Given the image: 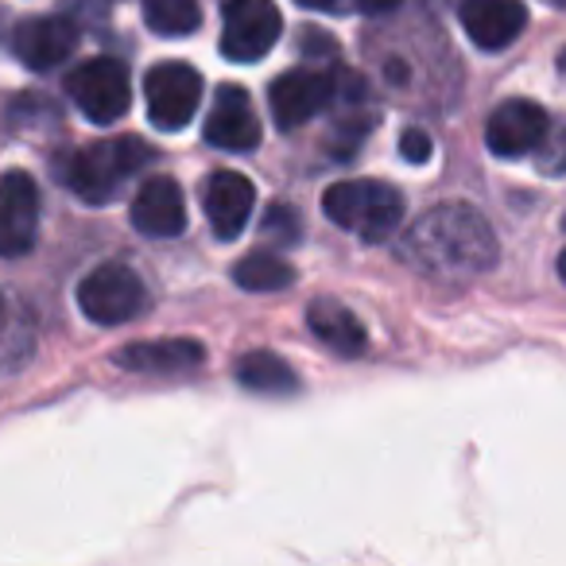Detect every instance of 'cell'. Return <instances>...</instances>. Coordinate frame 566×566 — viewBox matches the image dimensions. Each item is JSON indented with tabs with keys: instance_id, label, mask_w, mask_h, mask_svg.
Here are the masks:
<instances>
[{
	"instance_id": "cell-1",
	"label": "cell",
	"mask_w": 566,
	"mask_h": 566,
	"mask_svg": "<svg viewBox=\"0 0 566 566\" xmlns=\"http://www.w3.org/2000/svg\"><path fill=\"white\" fill-rule=\"evenodd\" d=\"M408 260L434 280H473L496 260V237L473 206L447 202L408 229Z\"/></svg>"
},
{
	"instance_id": "cell-2",
	"label": "cell",
	"mask_w": 566,
	"mask_h": 566,
	"mask_svg": "<svg viewBox=\"0 0 566 566\" xmlns=\"http://www.w3.org/2000/svg\"><path fill=\"white\" fill-rule=\"evenodd\" d=\"M144 164H151L148 144L136 136H113V140L74 148L59 167V182H66V190L82 202L109 206Z\"/></svg>"
},
{
	"instance_id": "cell-3",
	"label": "cell",
	"mask_w": 566,
	"mask_h": 566,
	"mask_svg": "<svg viewBox=\"0 0 566 566\" xmlns=\"http://www.w3.org/2000/svg\"><path fill=\"white\" fill-rule=\"evenodd\" d=\"M323 213L346 233L380 244L403 226V195L380 179H346L323 195Z\"/></svg>"
},
{
	"instance_id": "cell-4",
	"label": "cell",
	"mask_w": 566,
	"mask_h": 566,
	"mask_svg": "<svg viewBox=\"0 0 566 566\" xmlns=\"http://www.w3.org/2000/svg\"><path fill=\"white\" fill-rule=\"evenodd\" d=\"M66 97L78 105V113L94 125H113L128 113V102H133V82H128V71L117 63V59H90V63H78L71 74H66Z\"/></svg>"
},
{
	"instance_id": "cell-5",
	"label": "cell",
	"mask_w": 566,
	"mask_h": 566,
	"mask_svg": "<svg viewBox=\"0 0 566 566\" xmlns=\"http://www.w3.org/2000/svg\"><path fill=\"white\" fill-rule=\"evenodd\" d=\"M283 32L272 0H226L221 12V55L229 63H260Z\"/></svg>"
},
{
	"instance_id": "cell-6",
	"label": "cell",
	"mask_w": 566,
	"mask_h": 566,
	"mask_svg": "<svg viewBox=\"0 0 566 566\" xmlns=\"http://www.w3.org/2000/svg\"><path fill=\"white\" fill-rule=\"evenodd\" d=\"M78 307L90 323L120 326L140 315L144 307V283L133 268L125 264H97L86 280L78 283Z\"/></svg>"
},
{
	"instance_id": "cell-7",
	"label": "cell",
	"mask_w": 566,
	"mask_h": 566,
	"mask_svg": "<svg viewBox=\"0 0 566 566\" xmlns=\"http://www.w3.org/2000/svg\"><path fill=\"white\" fill-rule=\"evenodd\" d=\"M144 97H148V120L159 133H179L198 113L202 102V78L190 63H156L144 78Z\"/></svg>"
},
{
	"instance_id": "cell-8",
	"label": "cell",
	"mask_w": 566,
	"mask_h": 566,
	"mask_svg": "<svg viewBox=\"0 0 566 566\" xmlns=\"http://www.w3.org/2000/svg\"><path fill=\"white\" fill-rule=\"evenodd\" d=\"M334 102V78L315 66H300V71H287L268 86V105H272V120L292 133V128L307 125L311 117L326 109Z\"/></svg>"
},
{
	"instance_id": "cell-9",
	"label": "cell",
	"mask_w": 566,
	"mask_h": 566,
	"mask_svg": "<svg viewBox=\"0 0 566 566\" xmlns=\"http://www.w3.org/2000/svg\"><path fill=\"white\" fill-rule=\"evenodd\" d=\"M202 213L210 221L218 241H237L249 226V213L256 206V187L237 171H210L198 187Z\"/></svg>"
},
{
	"instance_id": "cell-10",
	"label": "cell",
	"mask_w": 566,
	"mask_h": 566,
	"mask_svg": "<svg viewBox=\"0 0 566 566\" xmlns=\"http://www.w3.org/2000/svg\"><path fill=\"white\" fill-rule=\"evenodd\" d=\"M40 233V190L32 175L9 171L0 182V252L9 260L32 252Z\"/></svg>"
},
{
	"instance_id": "cell-11",
	"label": "cell",
	"mask_w": 566,
	"mask_h": 566,
	"mask_svg": "<svg viewBox=\"0 0 566 566\" xmlns=\"http://www.w3.org/2000/svg\"><path fill=\"white\" fill-rule=\"evenodd\" d=\"M78 48V28L66 17H28L12 28V55L28 66V71H55Z\"/></svg>"
},
{
	"instance_id": "cell-12",
	"label": "cell",
	"mask_w": 566,
	"mask_h": 566,
	"mask_svg": "<svg viewBox=\"0 0 566 566\" xmlns=\"http://www.w3.org/2000/svg\"><path fill=\"white\" fill-rule=\"evenodd\" d=\"M547 128H551L547 113H543L535 102H524V97H516V102H504L501 109L489 117L485 148L493 151V156H501V159L527 156V151H535L543 144Z\"/></svg>"
},
{
	"instance_id": "cell-13",
	"label": "cell",
	"mask_w": 566,
	"mask_h": 566,
	"mask_svg": "<svg viewBox=\"0 0 566 566\" xmlns=\"http://www.w3.org/2000/svg\"><path fill=\"white\" fill-rule=\"evenodd\" d=\"M128 218H133V229L140 237H156V241L179 237L182 229H187V202H182L179 182L167 179V175H156V179H148L133 195Z\"/></svg>"
},
{
	"instance_id": "cell-14",
	"label": "cell",
	"mask_w": 566,
	"mask_h": 566,
	"mask_svg": "<svg viewBox=\"0 0 566 566\" xmlns=\"http://www.w3.org/2000/svg\"><path fill=\"white\" fill-rule=\"evenodd\" d=\"M206 144L221 151H252L260 144V120L249 94L241 86H221L213 97V109L202 128Z\"/></svg>"
},
{
	"instance_id": "cell-15",
	"label": "cell",
	"mask_w": 566,
	"mask_h": 566,
	"mask_svg": "<svg viewBox=\"0 0 566 566\" xmlns=\"http://www.w3.org/2000/svg\"><path fill=\"white\" fill-rule=\"evenodd\" d=\"M458 20L481 51H504L527 28V9L520 0H462Z\"/></svg>"
},
{
	"instance_id": "cell-16",
	"label": "cell",
	"mask_w": 566,
	"mask_h": 566,
	"mask_svg": "<svg viewBox=\"0 0 566 566\" xmlns=\"http://www.w3.org/2000/svg\"><path fill=\"white\" fill-rule=\"evenodd\" d=\"M206 357V349L190 338H159V342H133L117 354V365L128 373H156V377H167V373H187L198 369Z\"/></svg>"
},
{
	"instance_id": "cell-17",
	"label": "cell",
	"mask_w": 566,
	"mask_h": 566,
	"mask_svg": "<svg viewBox=\"0 0 566 566\" xmlns=\"http://www.w3.org/2000/svg\"><path fill=\"white\" fill-rule=\"evenodd\" d=\"M307 326H311V334H315V338L338 357H361L365 346H369V334H365V326L354 318V311H346L334 300L311 303Z\"/></svg>"
},
{
	"instance_id": "cell-18",
	"label": "cell",
	"mask_w": 566,
	"mask_h": 566,
	"mask_svg": "<svg viewBox=\"0 0 566 566\" xmlns=\"http://www.w3.org/2000/svg\"><path fill=\"white\" fill-rule=\"evenodd\" d=\"M237 380H241V388H249V392H260V396H280V392H295L300 388V377H295V369L283 357L268 354V349H256V354L241 357L237 361Z\"/></svg>"
},
{
	"instance_id": "cell-19",
	"label": "cell",
	"mask_w": 566,
	"mask_h": 566,
	"mask_svg": "<svg viewBox=\"0 0 566 566\" xmlns=\"http://www.w3.org/2000/svg\"><path fill=\"white\" fill-rule=\"evenodd\" d=\"M233 280L244 292H283L295 283V268L275 252H249L233 264Z\"/></svg>"
},
{
	"instance_id": "cell-20",
	"label": "cell",
	"mask_w": 566,
	"mask_h": 566,
	"mask_svg": "<svg viewBox=\"0 0 566 566\" xmlns=\"http://www.w3.org/2000/svg\"><path fill=\"white\" fill-rule=\"evenodd\" d=\"M144 24L156 35H190L202 28L198 0H144Z\"/></svg>"
},
{
	"instance_id": "cell-21",
	"label": "cell",
	"mask_w": 566,
	"mask_h": 566,
	"mask_svg": "<svg viewBox=\"0 0 566 566\" xmlns=\"http://www.w3.org/2000/svg\"><path fill=\"white\" fill-rule=\"evenodd\" d=\"M260 237L272 241V244H280V249L300 244V237H303L300 213H295L292 206H268L264 221H260Z\"/></svg>"
},
{
	"instance_id": "cell-22",
	"label": "cell",
	"mask_w": 566,
	"mask_h": 566,
	"mask_svg": "<svg viewBox=\"0 0 566 566\" xmlns=\"http://www.w3.org/2000/svg\"><path fill=\"white\" fill-rule=\"evenodd\" d=\"M539 171L543 175H566V117L558 120V128H547L539 148Z\"/></svg>"
},
{
	"instance_id": "cell-23",
	"label": "cell",
	"mask_w": 566,
	"mask_h": 566,
	"mask_svg": "<svg viewBox=\"0 0 566 566\" xmlns=\"http://www.w3.org/2000/svg\"><path fill=\"white\" fill-rule=\"evenodd\" d=\"M400 156L408 159V164H427V159H431V140H427V133L408 128V133L400 136Z\"/></svg>"
},
{
	"instance_id": "cell-24",
	"label": "cell",
	"mask_w": 566,
	"mask_h": 566,
	"mask_svg": "<svg viewBox=\"0 0 566 566\" xmlns=\"http://www.w3.org/2000/svg\"><path fill=\"white\" fill-rule=\"evenodd\" d=\"M354 4L365 12V17H385V12L400 9V0H354Z\"/></svg>"
},
{
	"instance_id": "cell-25",
	"label": "cell",
	"mask_w": 566,
	"mask_h": 566,
	"mask_svg": "<svg viewBox=\"0 0 566 566\" xmlns=\"http://www.w3.org/2000/svg\"><path fill=\"white\" fill-rule=\"evenodd\" d=\"M295 4H303V9H323V12L338 9V0H295Z\"/></svg>"
},
{
	"instance_id": "cell-26",
	"label": "cell",
	"mask_w": 566,
	"mask_h": 566,
	"mask_svg": "<svg viewBox=\"0 0 566 566\" xmlns=\"http://www.w3.org/2000/svg\"><path fill=\"white\" fill-rule=\"evenodd\" d=\"M558 275H563V283H566V252L558 256Z\"/></svg>"
},
{
	"instance_id": "cell-27",
	"label": "cell",
	"mask_w": 566,
	"mask_h": 566,
	"mask_svg": "<svg viewBox=\"0 0 566 566\" xmlns=\"http://www.w3.org/2000/svg\"><path fill=\"white\" fill-rule=\"evenodd\" d=\"M551 4H558V9H566V0H551Z\"/></svg>"
},
{
	"instance_id": "cell-28",
	"label": "cell",
	"mask_w": 566,
	"mask_h": 566,
	"mask_svg": "<svg viewBox=\"0 0 566 566\" xmlns=\"http://www.w3.org/2000/svg\"><path fill=\"white\" fill-rule=\"evenodd\" d=\"M563 226H566V221H563Z\"/></svg>"
}]
</instances>
